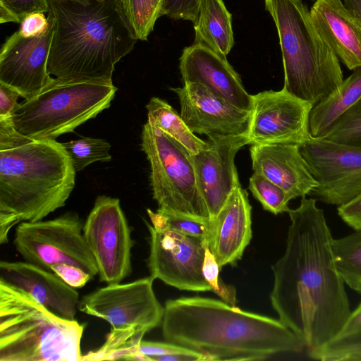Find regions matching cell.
<instances>
[{
    "label": "cell",
    "instance_id": "6da1fadb",
    "mask_svg": "<svg viewBox=\"0 0 361 361\" xmlns=\"http://www.w3.org/2000/svg\"><path fill=\"white\" fill-rule=\"evenodd\" d=\"M288 213L286 250L271 266L270 300L279 319L308 350L335 338L351 312L334 261V238L317 200L304 196Z\"/></svg>",
    "mask_w": 361,
    "mask_h": 361
},
{
    "label": "cell",
    "instance_id": "7a4b0ae2",
    "mask_svg": "<svg viewBox=\"0 0 361 361\" xmlns=\"http://www.w3.org/2000/svg\"><path fill=\"white\" fill-rule=\"evenodd\" d=\"M161 331L166 341L200 353L207 361L264 360L305 348L279 319L198 296L167 300Z\"/></svg>",
    "mask_w": 361,
    "mask_h": 361
},
{
    "label": "cell",
    "instance_id": "3957f363",
    "mask_svg": "<svg viewBox=\"0 0 361 361\" xmlns=\"http://www.w3.org/2000/svg\"><path fill=\"white\" fill-rule=\"evenodd\" d=\"M54 29L50 75L112 81L115 65L138 40L119 0H48Z\"/></svg>",
    "mask_w": 361,
    "mask_h": 361
},
{
    "label": "cell",
    "instance_id": "277c9868",
    "mask_svg": "<svg viewBox=\"0 0 361 361\" xmlns=\"http://www.w3.org/2000/svg\"><path fill=\"white\" fill-rule=\"evenodd\" d=\"M76 171L62 144L32 140L0 150V244L22 222L43 220L63 207Z\"/></svg>",
    "mask_w": 361,
    "mask_h": 361
},
{
    "label": "cell",
    "instance_id": "5b68a950",
    "mask_svg": "<svg viewBox=\"0 0 361 361\" xmlns=\"http://www.w3.org/2000/svg\"><path fill=\"white\" fill-rule=\"evenodd\" d=\"M264 6L279 39L283 90L314 106L341 85L340 60L315 30L302 0H264Z\"/></svg>",
    "mask_w": 361,
    "mask_h": 361
},
{
    "label": "cell",
    "instance_id": "8992f818",
    "mask_svg": "<svg viewBox=\"0 0 361 361\" xmlns=\"http://www.w3.org/2000/svg\"><path fill=\"white\" fill-rule=\"evenodd\" d=\"M83 331L0 279V361H82Z\"/></svg>",
    "mask_w": 361,
    "mask_h": 361
},
{
    "label": "cell",
    "instance_id": "52a82bcc",
    "mask_svg": "<svg viewBox=\"0 0 361 361\" xmlns=\"http://www.w3.org/2000/svg\"><path fill=\"white\" fill-rule=\"evenodd\" d=\"M116 91L112 81L54 78L20 103L11 119L27 137L55 140L109 107Z\"/></svg>",
    "mask_w": 361,
    "mask_h": 361
},
{
    "label": "cell",
    "instance_id": "ba28073f",
    "mask_svg": "<svg viewBox=\"0 0 361 361\" xmlns=\"http://www.w3.org/2000/svg\"><path fill=\"white\" fill-rule=\"evenodd\" d=\"M142 149L150 164L153 197L159 209L210 221L187 149L173 137L147 121Z\"/></svg>",
    "mask_w": 361,
    "mask_h": 361
},
{
    "label": "cell",
    "instance_id": "9c48e42d",
    "mask_svg": "<svg viewBox=\"0 0 361 361\" xmlns=\"http://www.w3.org/2000/svg\"><path fill=\"white\" fill-rule=\"evenodd\" d=\"M154 281L149 276L130 283L107 284L84 295L78 310L110 324L107 342L137 347L145 334L162 322L164 307L155 295Z\"/></svg>",
    "mask_w": 361,
    "mask_h": 361
},
{
    "label": "cell",
    "instance_id": "30bf717a",
    "mask_svg": "<svg viewBox=\"0 0 361 361\" xmlns=\"http://www.w3.org/2000/svg\"><path fill=\"white\" fill-rule=\"evenodd\" d=\"M83 224L73 212L51 220L22 222L16 228L13 244L27 262L49 271L54 264H72L93 279L98 269L83 235Z\"/></svg>",
    "mask_w": 361,
    "mask_h": 361
},
{
    "label": "cell",
    "instance_id": "8fae6325",
    "mask_svg": "<svg viewBox=\"0 0 361 361\" xmlns=\"http://www.w3.org/2000/svg\"><path fill=\"white\" fill-rule=\"evenodd\" d=\"M93 255L99 280L118 283L131 273L134 240L120 200L106 195L97 197L82 228Z\"/></svg>",
    "mask_w": 361,
    "mask_h": 361
},
{
    "label": "cell",
    "instance_id": "7c38bea8",
    "mask_svg": "<svg viewBox=\"0 0 361 361\" xmlns=\"http://www.w3.org/2000/svg\"><path fill=\"white\" fill-rule=\"evenodd\" d=\"M300 149L319 183L312 197L338 207L361 193V147L312 137Z\"/></svg>",
    "mask_w": 361,
    "mask_h": 361
},
{
    "label": "cell",
    "instance_id": "4fadbf2b",
    "mask_svg": "<svg viewBox=\"0 0 361 361\" xmlns=\"http://www.w3.org/2000/svg\"><path fill=\"white\" fill-rule=\"evenodd\" d=\"M146 225L149 232L150 276L179 290H212L202 273L208 242L169 229Z\"/></svg>",
    "mask_w": 361,
    "mask_h": 361
},
{
    "label": "cell",
    "instance_id": "5bb4252c",
    "mask_svg": "<svg viewBox=\"0 0 361 361\" xmlns=\"http://www.w3.org/2000/svg\"><path fill=\"white\" fill-rule=\"evenodd\" d=\"M247 133L251 145L296 144L310 140V114L313 106L285 91H264L252 95Z\"/></svg>",
    "mask_w": 361,
    "mask_h": 361
},
{
    "label": "cell",
    "instance_id": "9a60e30c",
    "mask_svg": "<svg viewBox=\"0 0 361 361\" xmlns=\"http://www.w3.org/2000/svg\"><path fill=\"white\" fill-rule=\"evenodd\" d=\"M48 25L41 33L25 36L18 30L2 44L0 52V82L17 90L20 97L29 99L54 78L47 71L52 42L54 19L47 13Z\"/></svg>",
    "mask_w": 361,
    "mask_h": 361
},
{
    "label": "cell",
    "instance_id": "2e32d148",
    "mask_svg": "<svg viewBox=\"0 0 361 361\" xmlns=\"http://www.w3.org/2000/svg\"><path fill=\"white\" fill-rule=\"evenodd\" d=\"M206 142L207 146L190 154V158L212 221L240 185L234 159L238 151L250 141L247 135H232L212 137Z\"/></svg>",
    "mask_w": 361,
    "mask_h": 361
},
{
    "label": "cell",
    "instance_id": "e0dca14e",
    "mask_svg": "<svg viewBox=\"0 0 361 361\" xmlns=\"http://www.w3.org/2000/svg\"><path fill=\"white\" fill-rule=\"evenodd\" d=\"M171 90L178 95L180 115L192 133L208 137L247 135L251 111L236 107L199 83Z\"/></svg>",
    "mask_w": 361,
    "mask_h": 361
},
{
    "label": "cell",
    "instance_id": "ac0fdd59",
    "mask_svg": "<svg viewBox=\"0 0 361 361\" xmlns=\"http://www.w3.org/2000/svg\"><path fill=\"white\" fill-rule=\"evenodd\" d=\"M179 61L184 85L201 84L236 107L251 111L252 95L247 92L240 75L226 57L204 46L192 44L184 48Z\"/></svg>",
    "mask_w": 361,
    "mask_h": 361
},
{
    "label": "cell",
    "instance_id": "d6986e66",
    "mask_svg": "<svg viewBox=\"0 0 361 361\" xmlns=\"http://www.w3.org/2000/svg\"><path fill=\"white\" fill-rule=\"evenodd\" d=\"M0 279L32 296L56 315L75 319L78 293L51 271L24 262H0Z\"/></svg>",
    "mask_w": 361,
    "mask_h": 361
},
{
    "label": "cell",
    "instance_id": "ffe728a7",
    "mask_svg": "<svg viewBox=\"0 0 361 361\" xmlns=\"http://www.w3.org/2000/svg\"><path fill=\"white\" fill-rule=\"evenodd\" d=\"M254 172L281 187L289 199L310 195L319 183L296 144L252 145Z\"/></svg>",
    "mask_w": 361,
    "mask_h": 361
},
{
    "label": "cell",
    "instance_id": "44dd1931",
    "mask_svg": "<svg viewBox=\"0 0 361 361\" xmlns=\"http://www.w3.org/2000/svg\"><path fill=\"white\" fill-rule=\"evenodd\" d=\"M252 207L246 190L238 186L211 221L208 246L220 269L235 265L252 239Z\"/></svg>",
    "mask_w": 361,
    "mask_h": 361
},
{
    "label": "cell",
    "instance_id": "7402d4cb",
    "mask_svg": "<svg viewBox=\"0 0 361 361\" xmlns=\"http://www.w3.org/2000/svg\"><path fill=\"white\" fill-rule=\"evenodd\" d=\"M310 17L319 35L350 70L361 66V17L341 0H317Z\"/></svg>",
    "mask_w": 361,
    "mask_h": 361
},
{
    "label": "cell",
    "instance_id": "603a6c76",
    "mask_svg": "<svg viewBox=\"0 0 361 361\" xmlns=\"http://www.w3.org/2000/svg\"><path fill=\"white\" fill-rule=\"evenodd\" d=\"M193 44L226 57L234 45L232 16L223 0H200Z\"/></svg>",
    "mask_w": 361,
    "mask_h": 361
},
{
    "label": "cell",
    "instance_id": "cb8c5ba5",
    "mask_svg": "<svg viewBox=\"0 0 361 361\" xmlns=\"http://www.w3.org/2000/svg\"><path fill=\"white\" fill-rule=\"evenodd\" d=\"M361 99V66L343 79L339 87L312 108L309 128L312 137L324 138L336 121Z\"/></svg>",
    "mask_w": 361,
    "mask_h": 361
},
{
    "label": "cell",
    "instance_id": "d4e9b609",
    "mask_svg": "<svg viewBox=\"0 0 361 361\" xmlns=\"http://www.w3.org/2000/svg\"><path fill=\"white\" fill-rule=\"evenodd\" d=\"M146 108L147 122L176 140L190 154H197L207 146V142L195 135L181 116L166 102L152 97Z\"/></svg>",
    "mask_w": 361,
    "mask_h": 361
},
{
    "label": "cell",
    "instance_id": "484cf974",
    "mask_svg": "<svg viewBox=\"0 0 361 361\" xmlns=\"http://www.w3.org/2000/svg\"><path fill=\"white\" fill-rule=\"evenodd\" d=\"M331 247L336 269L345 283L361 295V230L334 239Z\"/></svg>",
    "mask_w": 361,
    "mask_h": 361
},
{
    "label": "cell",
    "instance_id": "4316f807",
    "mask_svg": "<svg viewBox=\"0 0 361 361\" xmlns=\"http://www.w3.org/2000/svg\"><path fill=\"white\" fill-rule=\"evenodd\" d=\"M164 0H119L121 10L137 39L147 40L161 17Z\"/></svg>",
    "mask_w": 361,
    "mask_h": 361
},
{
    "label": "cell",
    "instance_id": "83f0119b",
    "mask_svg": "<svg viewBox=\"0 0 361 361\" xmlns=\"http://www.w3.org/2000/svg\"><path fill=\"white\" fill-rule=\"evenodd\" d=\"M76 172L97 161H109L111 145L103 139L84 137L61 143Z\"/></svg>",
    "mask_w": 361,
    "mask_h": 361
},
{
    "label": "cell",
    "instance_id": "f1b7e54d",
    "mask_svg": "<svg viewBox=\"0 0 361 361\" xmlns=\"http://www.w3.org/2000/svg\"><path fill=\"white\" fill-rule=\"evenodd\" d=\"M151 224L157 228H169L180 233L205 239L209 237L211 221L192 216L157 209L147 210Z\"/></svg>",
    "mask_w": 361,
    "mask_h": 361
},
{
    "label": "cell",
    "instance_id": "f546056e",
    "mask_svg": "<svg viewBox=\"0 0 361 361\" xmlns=\"http://www.w3.org/2000/svg\"><path fill=\"white\" fill-rule=\"evenodd\" d=\"M308 357L322 361H361V331L335 338L326 344L307 350Z\"/></svg>",
    "mask_w": 361,
    "mask_h": 361
},
{
    "label": "cell",
    "instance_id": "4dcf8cb0",
    "mask_svg": "<svg viewBox=\"0 0 361 361\" xmlns=\"http://www.w3.org/2000/svg\"><path fill=\"white\" fill-rule=\"evenodd\" d=\"M248 188L264 209L275 215L288 212L290 200L286 192L263 175L254 172L250 178Z\"/></svg>",
    "mask_w": 361,
    "mask_h": 361
},
{
    "label": "cell",
    "instance_id": "1f68e13d",
    "mask_svg": "<svg viewBox=\"0 0 361 361\" xmlns=\"http://www.w3.org/2000/svg\"><path fill=\"white\" fill-rule=\"evenodd\" d=\"M324 139L361 147V99L342 115Z\"/></svg>",
    "mask_w": 361,
    "mask_h": 361
},
{
    "label": "cell",
    "instance_id": "d6a6232c",
    "mask_svg": "<svg viewBox=\"0 0 361 361\" xmlns=\"http://www.w3.org/2000/svg\"><path fill=\"white\" fill-rule=\"evenodd\" d=\"M49 11L48 0H0V23H20L27 16Z\"/></svg>",
    "mask_w": 361,
    "mask_h": 361
},
{
    "label": "cell",
    "instance_id": "836d02e7",
    "mask_svg": "<svg viewBox=\"0 0 361 361\" xmlns=\"http://www.w3.org/2000/svg\"><path fill=\"white\" fill-rule=\"evenodd\" d=\"M220 268L214 255L207 245L202 265V273L205 280L210 285L212 291L215 293L223 301L235 306V288L224 283L219 278Z\"/></svg>",
    "mask_w": 361,
    "mask_h": 361
},
{
    "label": "cell",
    "instance_id": "e575fe53",
    "mask_svg": "<svg viewBox=\"0 0 361 361\" xmlns=\"http://www.w3.org/2000/svg\"><path fill=\"white\" fill-rule=\"evenodd\" d=\"M200 0H164L161 16H167L170 18L190 20L193 24L198 15Z\"/></svg>",
    "mask_w": 361,
    "mask_h": 361
},
{
    "label": "cell",
    "instance_id": "d590c367",
    "mask_svg": "<svg viewBox=\"0 0 361 361\" xmlns=\"http://www.w3.org/2000/svg\"><path fill=\"white\" fill-rule=\"evenodd\" d=\"M50 271L74 288L83 287L92 277L81 268L68 264L52 265Z\"/></svg>",
    "mask_w": 361,
    "mask_h": 361
},
{
    "label": "cell",
    "instance_id": "8d00e7d4",
    "mask_svg": "<svg viewBox=\"0 0 361 361\" xmlns=\"http://www.w3.org/2000/svg\"><path fill=\"white\" fill-rule=\"evenodd\" d=\"M188 348L169 342L141 341L138 346V353L145 356L148 361H152L155 357L173 354L186 350Z\"/></svg>",
    "mask_w": 361,
    "mask_h": 361
},
{
    "label": "cell",
    "instance_id": "74e56055",
    "mask_svg": "<svg viewBox=\"0 0 361 361\" xmlns=\"http://www.w3.org/2000/svg\"><path fill=\"white\" fill-rule=\"evenodd\" d=\"M32 140H33L17 131L11 116L0 119V150L12 148Z\"/></svg>",
    "mask_w": 361,
    "mask_h": 361
},
{
    "label": "cell",
    "instance_id": "f35d334b",
    "mask_svg": "<svg viewBox=\"0 0 361 361\" xmlns=\"http://www.w3.org/2000/svg\"><path fill=\"white\" fill-rule=\"evenodd\" d=\"M339 217L355 231L361 230V193L337 208Z\"/></svg>",
    "mask_w": 361,
    "mask_h": 361
},
{
    "label": "cell",
    "instance_id": "ab89813d",
    "mask_svg": "<svg viewBox=\"0 0 361 361\" xmlns=\"http://www.w3.org/2000/svg\"><path fill=\"white\" fill-rule=\"evenodd\" d=\"M19 92L0 82V119L10 117L18 107Z\"/></svg>",
    "mask_w": 361,
    "mask_h": 361
},
{
    "label": "cell",
    "instance_id": "60d3db41",
    "mask_svg": "<svg viewBox=\"0 0 361 361\" xmlns=\"http://www.w3.org/2000/svg\"><path fill=\"white\" fill-rule=\"evenodd\" d=\"M47 25L48 18L44 13H35L22 20L18 30L25 36H32L42 32Z\"/></svg>",
    "mask_w": 361,
    "mask_h": 361
},
{
    "label": "cell",
    "instance_id": "b9f144b4",
    "mask_svg": "<svg viewBox=\"0 0 361 361\" xmlns=\"http://www.w3.org/2000/svg\"><path fill=\"white\" fill-rule=\"evenodd\" d=\"M361 331V303L352 312L336 338L344 337Z\"/></svg>",
    "mask_w": 361,
    "mask_h": 361
},
{
    "label": "cell",
    "instance_id": "7bdbcfd3",
    "mask_svg": "<svg viewBox=\"0 0 361 361\" xmlns=\"http://www.w3.org/2000/svg\"><path fill=\"white\" fill-rule=\"evenodd\" d=\"M204 361L203 354L188 348L186 350L170 355L155 357L152 361Z\"/></svg>",
    "mask_w": 361,
    "mask_h": 361
},
{
    "label": "cell",
    "instance_id": "ee69618b",
    "mask_svg": "<svg viewBox=\"0 0 361 361\" xmlns=\"http://www.w3.org/2000/svg\"><path fill=\"white\" fill-rule=\"evenodd\" d=\"M343 1L350 9L361 17V0H343Z\"/></svg>",
    "mask_w": 361,
    "mask_h": 361
},
{
    "label": "cell",
    "instance_id": "f6af8a7d",
    "mask_svg": "<svg viewBox=\"0 0 361 361\" xmlns=\"http://www.w3.org/2000/svg\"><path fill=\"white\" fill-rule=\"evenodd\" d=\"M97 1H105V0H97Z\"/></svg>",
    "mask_w": 361,
    "mask_h": 361
},
{
    "label": "cell",
    "instance_id": "bcb514c9",
    "mask_svg": "<svg viewBox=\"0 0 361 361\" xmlns=\"http://www.w3.org/2000/svg\"><path fill=\"white\" fill-rule=\"evenodd\" d=\"M312 1H317V0H312Z\"/></svg>",
    "mask_w": 361,
    "mask_h": 361
}]
</instances>
